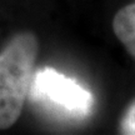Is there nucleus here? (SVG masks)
I'll use <instances>...</instances> for the list:
<instances>
[{
  "label": "nucleus",
  "mask_w": 135,
  "mask_h": 135,
  "mask_svg": "<svg viewBox=\"0 0 135 135\" xmlns=\"http://www.w3.org/2000/svg\"><path fill=\"white\" fill-rule=\"evenodd\" d=\"M38 51L36 36L24 31L13 36L0 53V130L13 126L19 119Z\"/></svg>",
  "instance_id": "1"
},
{
  "label": "nucleus",
  "mask_w": 135,
  "mask_h": 135,
  "mask_svg": "<svg viewBox=\"0 0 135 135\" xmlns=\"http://www.w3.org/2000/svg\"><path fill=\"white\" fill-rule=\"evenodd\" d=\"M29 89L34 99L49 101L75 116H86L94 104L89 90L53 68L36 70Z\"/></svg>",
  "instance_id": "2"
},
{
  "label": "nucleus",
  "mask_w": 135,
  "mask_h": 135,
  "mask_svg": "<svg viewBox=\"0 0 135 135\" xmlns=\"http://www.w3.org/2000/svg\"><path fill=\"white\" fill-rule=\"evenodd\" d=\"M113 30L116 38L135 59V4L120 9L114 16Z\"/></svg>",
  "instance_id": "3"
},
{
  "label": "nucleus",
  "mask_w": 135,
  "mask_h": 135,
  "mask_svg": "<svg viewBox=\"0 0 135 135\" xmlns=\"http://www.w3.org/2000/svg\"><path fill=\"white\" fill-rule=\"evenodd\" d=\"M120 129L123 134L135 135V101L128 108L125 115L123 116Z\"/></svg>",
  "instance_id": "4"
}]
</instances>
